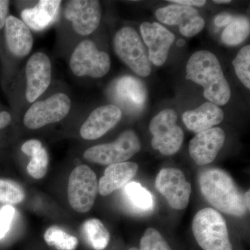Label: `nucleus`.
<instances>
[{"mask_svg":"<svg viewBox=\"0 0 250 250\" xmlns=\"http://www.w3.org/2000/svg\"><path fill=\"white\" fill-rule=\"evenodd\" d=\"M140 29L143 41L148 47L149 61L156 66L164 65L175 36L158 22H143Z\"/></svg>","mask_w":250,"mask_h":250,"instance_id":"15","label":"nucleus"},{"mask_svg":"<svg viewBox=\"0 0 250 250\" xmlns=\"http://www.w3.org/2000/svg\"><path fill=\"white\" fill-rule=\"evenodd\" d=\"M129 250H139L137 249V248H131V249H129Z\"/></svg>","mask_w":250,"mask_h":250,"instance_id":"39","label":"nucleus"},{"mask_svg":"<svg viewBox=\"0 0 250 250\" xmlns=\"http://www.w3.org/2000/svg\"><path fill=\"white\" fill-rule=\"evenodd\" d=\"M4 34L6 45L13 55L21 58L30 53L34 39L30 29L22 21L14 16H8Z\"/></svg>","mask_w":250,"mask_h":250,"instance_id":"18","label":"nucleus"},{"mask_svg":"<svg viewBox=\"0 0 250 250\" xmlns=\"http://www.w3.org/2000/svg\"><path fill=\"white\" fill-rule=\"evenodd\" d=\"M235 72L242 83L248 89L250 88V46L243 47L233 61Z\"/></svg>","mask_w":250,"mask_h":250,"instance_id":"27","label":"nucleus"},{"mask_svg":"<svg viewBox=\"0 0 250 250\" xmlns=\"http://www.w3.org/2000/svg\"><path fill=\"white\" fill-rule=\"evenodd\" d=\"M156 16L164 24L179 26L182 35L187 37L197 35L205 24L197 10L184 5L170 4L161 8L156 11Z\"/></svg>","mask_w":250,"mask_h":250,"instance_id":"12","label":"nucleus"},{"mask_svg":"<svg viewBox=\"0 0 250 250\" xmlns=\"http://www.w3.org/2000/svg\"><path fill=\"white\" fill-rule=\"evenodd\" d=\"M139 137L134 131L122 133L113 142L88 148L83 156L85 160L100 165H112L126 162L141 150Z\"/></svg>","mask_w":250,"mask_h":250,"instance_id":"5","label":"nucleus"},{"mask_svg":"<svg viewBox=\"0 0 250 250\" xmlns=\"http://www.w3.org/2000/svg\"><path fill=\"white\" fill-rule=\"evenodd\" d=\"M182 119L188 129L197 134L220 124L224 119V112L217 105L208 102L195 109L184 112Z\"/></svg>","mask_w":250,"mask_h":250,"instance_id":"20","label":"nucleus"},{"mask_svg":"<svg viewBox=\"0 0 250 250\" xmlns=\"http://www.w3.org/2000/svg\"><path fill=\"white\" fill-rule=\"evenodd\" d=\"M113 48L117 55L131 70L141 77H147L152 62L138 33L132 27H125L113 37Z\"/></svg>","mask_w":250,"mask_h":250,"instance_id":"4","label":"nucleus"},{"mask_svg":"<svg viewBox=\"0 0 250 250\" xmlns=\"http://www.w3.org/2000/svg\"><path fill=\"white\" fill-rule=\"evenodd\" d=\"M26 98L29 103L35 102L47 88L52 80V63L47 54L36 52L26 65Z\"/></svg>","mask_w":250,"mask_h":250,"instance_id":"13","label":"nucleus"},{"mask_svg":"<svg viewBox=\"0 0 250 250\" xmlns=\"http://www.w3.org/2000/svg\"><path fill=\"white\" fill-rule=\"evenodd\" d=\"M233 16L229 14H218L215 16L214 23L218 27H227L232 21Z\"/></svg>","mask_w":250,"mask_h":250,"instance_id":"33","label":"nucleus"},{"mask_svg":"<svg viewBox=\"0 0 250 250\" xmlns=\"http://www.w3.org/2000/svg\"><path fill=\"white\" fill-rule=\"evenodd\" d=\"M61 4L59 0H41L34 7L23 10V22L33 30H44L57 18Z\"/></svg>","mask_w":250,"mask_h":250,"instance_id":"21","label":"nucleus"},{"mask_svg":"<svg viewBox=\"0 0 250 250\" xmlns=\"http://www.w3.org/2000/svg\"><path fill=\"white\" fill-rule=\"evenodd\" d=\"M123 112L115 104H107L95 108L80 129L81 136L85 140L102 137L120 121Z\"/></svg>","mask_w":250,"mask_h":250,"instance_id":"17","label":"nucleus"},{"mask_svg":"<svg viewBox=\"0 0 250 250\" xmlns=\"http://www.w3.org/2000/svg\"><path fill=\"white\" fill-rule=\"evenodd\" d=\"M11 121V116L6 111L0 112V129L6 127Z\"/></svg>","mask_w":250,"mask_h":250,"instance_id":"35","label":"nucleus"},{"mask_svg":"<svg viewBox=\"0 0 250 250\" xmlns=\"http://www.w3.org/2000/svg\"><path fill=\"white\" fill-rule=\"evenodd\" d=\"M199 184L205 200L216 209L236 217L246 214L248 208L244 195L225 170L208 168L202 171L199 175Z\"/></svg>","mask_w":250,"mask_h":250,"instance_id":"2","label":"nucleus"},{"mask_svg":"<svg viewBox=\"0 0 250 250\" xmlns=\"http://www.w3.org/2000/svg\"><path fill=\"white\" fill-rule=\"evenodd\" d=\"M170 2L175 3V4L184 5V6H202L206 4L207 1L202 0H170Z\"/></svg>","mask_w":250,"mask_h":250,"instance_id":"34","label":"nucleus"},{"mask_svg":"<svg viewBox=\"0 0 250 250\" xmlns=\"http://www.w3.org/2000/svg\"><path fill=\"white\" fill-rule=\"evenodd\" d=\"M225 141V131L214 127L197 133L189 144V153L195 164L205 166L213 162Z\"/></svg>","mask_w":250,"mask_h":250,"instance_id":"16","label":"nucleus"},{"mask_svg":"<svg viewBox=\"0 0 250 250\" xmlns=\"http://www.w3.org/2000/svg\"><path fill=\"white\" fill-rule=\"evenodd\" d=\"M71 108V100L66 94L57 93L42 101L33 104L23 119L27 128L37 129L62 121Z\"/></svg>","mask_w":250,"mask_h":250,"instance_id":"9","label":"nucleus"},{"mask_svg":"<svg viewBox=\"0 0 250 250\" xmlns=\"http://www.w3.org/2000/svg\"><path fill=\"white\" fill-rule=\"evenodd\" d=\"M9 1L0 0V30L4 27L9 14Z\"/></svg>","mask_w":250,"mask_h":250,"instance_id":"32","label":"nucleus"},{"mask_svg":"<svg viewBox=\"0 0 250 250\" xmlns=\"http://www.w3.org/2000/svg\"><path fill=\"white\" fill-rule=\"evenodd\" d=\"M83 231L87 241L93 249L103 250L107 247L110 241V233L98 219L86 220L83 223Z\"/></svg>","mask_w":250,"mask_h":250,"instance_id":"23","label":"nucleus"},{"mask_svg":"<svg viewBox=\"0 0 250 250\" xmlns=\"http://www.w3.org/2000/svg\"><path fill=\"white\" fill-rule=\"evenodd\" d=\"M186 41L184 40V39H179L178 41L177 42V46H179V47H182V46H184L185 45Z\"/></svg>","mask_w":250,"mask_h":250,"instance_id":"38","label":"nucleus"},{"mask_svg":"<svg viewBox=\"0 0 250 250\" xmlns=\"http://www.w3.org/2000/svg\"><path fill=\"white\" fill-rule=\"evenodd\" d=\"M123 195L128 207L134 213L146 214L154 208V197L141 184L128 183L123 190Z\"/></svg>","mask_w":250,"mask_h":250,"instance_id":"22","label":"nucleus"},{"mask_svg":"<svg viewBox=\"0 0 250 250\" xmlns=\"http://www.w3.org/2000/svg\"><path fill=\"white\" fill-rule=\"evenodd\" d=\"M44 239L48 246L54 247L59 250H75L78 245L76 237L56 226L46 230Z\"/></svg>","mask_w":250,"mask_h":250,"instance_id":"25","label":"nucleus"},{"mask_svg":"<svg viewBox=\"0 0 250 250\" xmlns=\"http://www.w3.org/2000/svg\"><path fill=\"white\" fill-rule=\"evenodd\" d=\"M98 192L96 174L88 166L75 167L69 177L68 201L74 210L86 213L91 209Z\"/></svg>","mask_w":250,"mask_h":250,"instance_id":"8","label":"nucleus"},{"mask_svg":"<svg viewBox=\"0 0 250 250\" xmlns=\"http://www.w3.org/2000/svg\"><path fill=\"white\" fill-rule=\"evenodd\" d=\"M70 67L77 77L101 78L111 67V59L107 53L99 50L92 41L81 42L72 52Z\"/></svg>","mask_w":250,"mask_h":250,"instance_id":"7","label":"nucleus"},{"mask_svg":"<svg viewBox=\"0 0 250 250\" xmlns=\"http://www.w3.org/2000/svg\"><path fill=\"white\" fill-rule=\"evenodd\" d=\"M186 78L204 87V96L217 106L229 101L231 89L216 56L208 51L195 52L189 59Z\"/></svg>","mask_w":250,"mask_h":250,"instance_id":"1","label":"nucleus"},{"mask_svg":"<svg viewBox=\"0 0 250 250\" xmlns=\"http://www.w3.org/2000/svg\"><path fill=\"white\" fill-rule=\"evenodd\" d=\"M15 212V208L11 205H5L0 209V239L9 231Z\"/></svg>","mask_w":250,"mask_h":250,"instance_id":"30","label":"nucleus"},{"mask_svg":"<svg viewBox=\"0 0 250 250\" xmlns=\"http://www.w3.org/2000/svg\"><path fill=\"white\" fill-rule=\"evenodd\" d=\"M250 21L244 16H237L228 24L222 34V41L228 45H239L250 35Z\"/></svg>","mask_w":250,"mask_h":250,"instance_id":"24","label":"nucleus"},{"mask_svg":"<svg viewBox=\"0 0 250 250\" xmlns=\"http://www.w3.org/2000/svg\"><path fill=\"white\" fill-rule=\"evenodd\" d=\"M112 91L115 101L130 114H138L144 109L147 103V88L139 79L122 77L115 82Z\"/></svg>","mask_w":250,"mask_h":250,"instance_id":"14","label":"nucleus"},{"mask_svg":"<svg viewBox=\"0 0 250 250\" xmlns=\"http://www.w3.org/2000/svg\"><path fill=\"white\" fill-rule=\"evenodd\" d=\"M64 16L80 36L93 34L100 25L102 7L96 0H72L65 5Z\"/></svg>","mask_w":250,"mask_h":250,"instance_id":"11","label":"nucleus"},{"mask_svg":"<svg viewBox=\"0 0 250 250\" xmlns=\"http://www.w3.org/2000/svg\"><path fill=\"white\" fill-rule=\"evenodd\" d=\"M177 121V113L167 108L158 113L149 123L152 147L163 155H173L182 147L184 134Z\"/></svg>","mask_w":250,"mask_h":250,"instance_id":"6","label":"nucleus"},{"mask_svg":"<svg viewBox=\"0 0 250 250\" xmlns=\"http://www.w3.org/2000/svg\"><path fill=\"white\" fill-rule=\"evenodd\" d=\"M139 250H172L165 238L154 228L145 231L141 239Z\"/></svg>","mask_w":250,"mask_h":250,"instance_id":"28","label":"nucleus"},{"mask_svg":"<svg viewBox=\"0 0 250 250\" xmlns=\"http://www.w3.org/2000/svg\"><path fill=\"white\" fill-rule=\"evenodd\" d=\"M24 198L22 188L14 181L0 179V203L6 205L21 203Z\"/></svg>","mask_w":250,"mask_h":250,"instance_id":"26","label":"nucleus"},{"mask_svg":"<svg viewBox=\"0 0 250 250\" xmlns=\"http://www.w3.org/2000/svg\"><path fill=\"white\" fill-rule=\"evenodd\" d=\"M250 190H248V192H246V193L244 195V200L245 204H246V206L248 210H250Z\"/></svg>","mask_w":250,"mask_h":250,"instance_id":"36","label":"nucleus"},{"mask_svg":"<svg viewBox=\"0 0 250 250\" xmlns=\"http://www.w3.org/2000/svg\"><path fill=\"white\" fill-rule=\"evenodd\" d=\"M139 166L134 162L119 163L108 166L98 183V192L103 196L110 195L127 184L136 175Z\"/></svg>","mask_w":250,"mask_h":250,"instance_id":"19","label":"nucleus"},{"mask_svg":"<svg viewBox=\"0 0 250 250\" xmlns=\"http://www.w3.org/2000/svg\"><path fill=\"white\" fill-rule=\"evenodd\" d=\"M156 188L172 208H187L191 195V185L182 170L172 167L162 169L156 177Z\"/></svg>","mask_w":250,"mask_h":250,"instance_id":"10","label":"nucleus"},{"mask_svg":"<svg viewBox=\"0 0 250 250\" xmlns=\"http://www.w3.org/2000/svg\"><path fill=\"white\" fill-rule=\"evenodd\" d=\"M48 161V154L45 148H41V150L31 156L27 167L28 173L33 178H42L47 172Z\"/></svg>","mask_w":250,"mask_h":250,"instance_id":"29","label":"nucleus"},{"mask_svg":"<svg viewBox=\"0 0 250 250\" xmlns=\"http://www.w3.org/2000/svg\"><path fill=\"white\" fill-rule=\"evenodd\" d=\"M42 147V143L39 140H29V141H27V142L24 143L22 145V151L26 155L31 156V157L36 153L41 150Z\"/></svg>","mask_w":250,"mask_h":250,"instance_id":"31","label":"nucleus"},{"mask_svg":"<svg viewBox=\"0 0 250 250\" xmlns=\"http://www.w3.org/2000/svg\"><path fill=\"white\" fill-rule=\"evenodd\" d=\"M213 2L215 4H229V3H231V1L230 0H218V1L215 0Z\"/></svg>","mask_w":250,"mask_h":250,"instance_id":"37","label":"nucleus"},{"mask_svg":"<svg viewBox=\"0 0 250 250\" xmlns=\"http://www.w3.org/2000/svg\"><path fill=\"white\" fill-rule=\"evenodd\" d=\"M192 229L197 243L204 250H232L226 221L218 210L205 208L197 212Z\"/></svg>","mask_w":250,"mask_h":250,"instance_id":"3","label":"nucleus"}]
</instances>
